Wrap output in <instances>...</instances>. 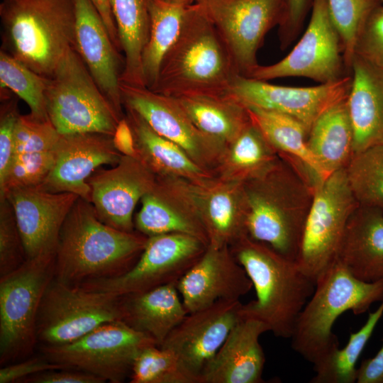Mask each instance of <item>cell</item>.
<instances>
[{
  "mask_svg": "<svg viewBox=\"0 0 383 383\" xmlns=\"http://www.w3.org/2000/svg\"><path fill=\"white\" fill-rule=\"evenodd\" d=\"M148 237L102 222L92 204L79 198L60 230L55 276L70 285L117 277L138 261Z\"/></svg>",
  "mask_w": 383,
  "mask_h": 383,
  "instance_id": "6da1fadb",
  "label": "cell"
},
{
  "mask_svg": "<svg viewBox=\"0 0 383 383\" xmlns=\"http://www.w3.org/2000/svg\"><path fill=\"white\" fill-rule=\"evenodd\" d=\"M239 74L217 28L198 4L162 62L154 91L172 97L223 94Z\"/></svg>",
  "mask_w": 383,
  "mask_h": 383,
  "instance_id": "7a4b0ae2",
  "label": "cell"
},
{
  "mask_svg": "<svg viewBox=\"0 0 383 383\" xmlns=\"http://www.w3.org/2000/svg\"><path fill=\"white\" fill-rule=\"evenodd\" d=\"M256 292V299L241 305L240 316L265 323L279 338H291L315 283L291 260L269 245L245 236L233 252Z\"/></svg>",
  "mask_w": 383,
  "mask_h": 383,
  "instance_id": "3957f363",
  "label": "cell"
},
{
  "mask_svg": "<svg viewBox=\"0 0 383 383\" xmlns=\"http://www.w3.org/2000/svg\"><path fill=\"white\" fill-rule=\"evenodd\" d=\"M2 48L50 77L75 43L74 0H2Z\"/></svg>",
  "mask_w": 383,
  "mask_h": 383,
  "instance_id": "277c9868",
  "label": "cell"
},
{
  "mask_svg": "<svg viewBox=\"0 0 383 383\" xmlns=\"http://www.w3.org/2000/svg\"><path fill=\"white\" fill-rule=\"evenodd\" d=\"M383 300V279H357L336 259L317 279L291 337L292 347L313 365L339 347L332 331L336 319L351 311L358 315Z\"/></svg>",
  "mask_w": 383,
  "mask_h": 383,
  "instance_id": "5b68a950",
  "label": "cell"
},
{
  "mask_svg": "<svg viewBox=\"0 0 383 383\" xmlns=\"http://www.w3.org/2000/svg\"><path fill=\"white\" fill-rule=\"evenodd\" d=\"M45 99L48 116L62 135H113L121 120L74 48L48 77Z\"/></svg>",
  "mask_w": 383,
  "mask_h": 383,
  "instance_id": "8992f818",
  "label": "cell"
},
{
  "mask_svg": "<svg viewBox=\"0 0 383 383\" xmlns=\"http://www.w3.org/2000/svg\"><path fill=\"white\" fill-rule=\"evenodd\" d=\"M55 276V255L26 259L0 277V362L29 355L35 345L36 321L43 294Z\"/></svg>",
  "mask_w": 383,
  "mask_h": 383,
  "instance_id": "52a82bcc",
  "label": "cell"
},
{
  "mask_svg": "<svg viewBox=\"0 0 383 383\" xmlns=\"http://www.w3.org/2000/svg\"><path fill=\"white\" fill-rule=\"evenodd\" d=\"M358 205L345 168L314 184L296 262L315 284L336 260L346 225Z\"/></svg>",
  "mask_w": 383,
  "mask_h": 383,
  "instance_id": "ba28073f",
  "label": "cell"
},
{
  "mask_svg": "<svg viewBox=\"0 0 383 383\" xmlns=\"http://www.w3.org/2000/svg\"><path fill=\"white\" fill-rule=\"evenodd\" d=\"M248 196L245 224L248 237L296 261L313 189L299 176L282 175L278 187Z\"/></svg>",
  "mask_w": 383,
  "mask_h": 383,
  "instance_id": "9c48e42d",
  "label": "cell"
},
{
  "mask_svg": "<svg viewBox=\"0 0 383 383\" xmlns=\"http://www.w3.org/2000/svg\"><path fill=\"white\" fill-rule=\"evenodd\" d=\"M156 345L146 334L121 320L104 323L79 339L60 345H41L49 361L84 371L105 382L121 383L130 377L133 362L145 348Z\"/></svg>",
  "mask_w": 383,
  "mask_h": 383,
  "instance_id": "30bf717a",
  "label": "cell"
},
{
  "mask_svg": "<svg viewBox=\"0 0 383 383\" xmlns=\"http://www.w3.org/2000/svg\"><path fill=\"white\" fill-rule=\"evenodd\" d=\"M121 296L86 290L53 277L41 299L36 321L42 345L72 343L96 327L121 320Z\"/></svg>",
  "mask_w": 383,
  "mask_h": 383,
  "instance_id": "8fae6325",
  "label": "cell"
},
{
  "mask_svg": "<svg viewBox=\"0 0 383 383\" xmlns=\"http://www.w3.org/2000/svg\"><path fill=\"white\" fill-rule=\"evenodd\" d=\"M208 245L185 233H166L148 237L138 261L117 277L84 282L86 290L117 296L144 292L177 282L199 260Z\"/></svg>",
  "mask_w": 383,
  "mask_h": 383,
  "instance_id": "7c38bea8",
  "label": "cell"
},
{
  "mask_svg": "<svg viewBox=\"0 0 383 383\" xmlns=\"http://www.w3.org/2000/svg\"><path fill=\"white\" fill-rule=\"evenodd\" d=\"M308 26L290 52L276 63L257 65L248 77L262 81L306 77L320 84L343 78L345 68L342 43L326 0H312Z\"/></svg>",
  "mask_w": 383,
  "mask_h": 383,
  "instance_id": "4fadbf2b",
  "label": "cell"
},
{
  "mask_svg": "<svg viewBox=\"0 0 383 383\" xmlns=\"http://www.w3.org/2000/svg\"><path fill=\"white\" fill-rule=\"evenodd\" d=\"M223 39L240 75L258 65L267 32L283 21L287 0H204L199 2Z\"/></svg>",
  "mask_w": 383,
  "mask_h": 383,
  "instance_id": "5bb4252c",
  "label": "cell"
},
{
  "mask_svg": "<svg viewBox=\"0 0 383 383\" xmlns=\"http://www.w3.org/2000/svg\"><path fill=\"white\" fill-rule=\"evenodd\" d=\"M351 76L313 87H289L238 74L227 94L245 107L287 114L300 121L308 132L328 109L348 98Z\"/></svg>",
  "mask_w": 383,
  "mask_h": 383,
  "instance_id": "9a60e30c",
  "label": "cell"
},
{
  "mask_svg": "<svg viewBox=\"0 0 383 383\" xmlns=\"http://www.w3.org/2000/svg\"><path fill=\"white\" fill-rule=\"evenodd\" d=\"M240 300H220L189 313L170 332L160 348L172 352L193 383L242 318Z\"/></svg>",
  "mask_w": 383,
  "mask_h": 383,
  "instance_id": "2e32d148",
  "label": "cell"
},
{
  "mask_svg": "<svg viewBox=\"0 0 383 383\" xmlns=\"http://www.w3.org/2000/svg\"><path fill=\"white\" fill-rule=\"evenodd\" d=\"M5 198L13 207L26 258L55 255L62 226L79 197L38 186L10 191Z\"/></svg>",
  "mask_w": 383,
  "mask_h": 383,
  "instance_id": "e0dca14e",
  "label": "cell"
},
{
  "mask_svg": "<svg viewBox=\"0 0 383 383\" xmlns=\"http://www.w3.org/2000/svg\"><path fill=\"white\" fill-rule=\"evenodd\" d=\"M87 182L99 218L118 230L133 232L134 209L154 187L150 169L138 158L122 155L115 167L95 171Z\"/></svg>",
  "mask_w": 383,
  "mask_h": 383,
  "instance_id": "ac0fdd59",
  "label": "cell"
},
{
  "mask_svg": "<svg viewBox=\"0 0 383 383\" xmlns=\"http://www.w3.org/2000/svg\"><path fill=\"white\" fill-rule=\"evenodd\" d=\"M112 136L97 133L61 135L55 165L39 187L51 192L73 193L91 202L88 179L99 167L116 165L123 155Z\"/></svg>",
  "mask_w": 383,
  "mask_h": 383,
  "instance_id": "d6986e66",
  "label": "cell"
},
{
  "mask_svg": "<svg viewBox=\"0 0 383 383\" xmlns=\"http://www.w3.org/2000/svg\"><path fill=\"white\" fill-rule=\"evenodd\" d=\"M252 287L245 270L233 255L225 246L210 244L177 283L188 313L220 300H240Z\"/></svg>",
  "mask_w": 383,
  "mask_h": 383,
  "instance_id": "ffe728a7",
  "label": "cell"
},
{
  "mask_svg": "<svg viewBox=\"0 0 383 383\" xmlns=\"http://www.w3.org/2000/svg\"><path fill=\"white\" fill-rule=\"evenodd\" d=\"M74 50L120 119L123 118L121 78L124 60L90 0H74Z\"/></svg>",
  "mask_w": 383,
  "mask_h": 383,
  "instance_id": "44dd1931",
  "label": "cell"
},
{
  "mask_svg": "<svg viewBox=\"0 0 383 383\" xmlns=\"http://www.w3.org/2000/svg\"><path fill=\"white\" fill-rule=\"evenodd\" d=\"M263 322L241 318L204 367L200 383H262L265 356L259 343Z\"/></svg>",
  "mask_w": 383,
  "mask_h": 383,
  "instance_id": "7402d4cb",
  "label": "cell"
},
{
  "mask_svg": "<svg viewBox=\"0 0 383 383\" xmlns=\"http://www.w3.org/2000/svg\"><path fill=\"white\" fill-rule=\"evenodd\" d=\"M123 107L139 115L157 134L172 141L187 152L194 155L205 139L175 98L145 86L121 82Z\"/></svg>",
  "mask_w": 383,
  "mask_h": 383,
  "instance_id": "603a6c76",
  "label": "cell"
},
{
  "mask_svg": "<svg viewBox=\"0 0 383 383\" xmlns=\"http://www.w3.org/2000/svg\"><path fill=\"white\" fill-rule=\"evenodd\" d=\"M361 206L346 225L337 260L357 279H383V210Z\"/></svg>",
  "mask_w": 383,
  "mask_h": 383,
  "instance_id": "cb8c5ba5",
  "label": "cell"
},
{
  "mask_svg": "<svg viewBox=\"0 0 383 383\" xmlns=\"http://www.w3.org/2000/svg\"><path fill=\"white\" fill-rule=\"evenodd\" d=\"M347 106L353 129V154L383 143V68L355 56Z\"/></svg>",
  "mask_w": 383,
  "mask_h": 383,
  "instance_id": "d4e9b609",
  "label": "cell"
},
{
  "mask_svg": "<svg viewBox=\"0 0 383 383\" xmlns=\"http://www.w3.org/2000/svg\"><path fill=\"white\" fill-rule=\"evenodd\" d=\"M120 307L121 321L152 338L159 347L188 313L177 283L121 296Z\"/></svg>",
  "mask_w": 383,
  "mask_h": 383,
  "instance_id": "484cf974",
  "label": "cell"
},
{
  "mask_svg": "<svg viewBox=\"0 0 383 383\" xmlns=\"http://www.w3.org/2000/svg\"><path fill=\"white\" fill-rule=\"evenodd\" d=\"M174 98L193 124L215 140L233 141L251 123L246 107L228 94Z\"/></svg>",
  "mask_w": 383,
  "mask_h": 383,
  "instance_id": "4316f807",
  "label": "cell"
},
{
  "mask_svg": "<svg viewBox=\"0 0 383 383\" xmlns=\"http://www.w3.org/2000/svg\"><path fill=\"white\" fill-rule=\"evenodd\" d=\"M307 143L326 177L346 167L353 155V129L347 99L317 118L309 131Z\"/></svg>",
  "mask_w": 383,
  "mask_h": 383,
  "instance_id": "83f0119b",
  "label": "cell"
},
{
  "mask_svg": "<svg viewBox=\"0 0 383 383\" xmlns=\"http://www.w3.org/2000/svg\"><path fill=\"white\" fill-rule=\"evenodd\" d=\"M149 2L150 0H109L124 55L121 82L133 85L145 86L142 55L150 35Z\"/></svg>",
  "mask_w": 383,
  "mask_h": 383,
  "instance_id": "f1b7e54d",
  "label": "cell"
},
{
  "mask_svg": "<svg viewBox=\"0 0 383 383\" xmlns=\"http://www.w3.org/2000/svg\"><path fill=\"white\" fill-rule=\"evenodd\" d=\"M246 109L251 122L270 144L301 163L314 183L326 177L309 148V132L300 121L279 112L256 107Z\"/></svg>",
  "mask_w": 383,
  "mask_h": 383,
  "instance_id": "f546056e",
  "label": "cell"
},
{
  "mask_svg": "<svg viewBox=\"0 0 383 383\" xmlns=\"http://www.w3.org/2000/svg\"><path fill=\"white\" fill-rule=\"evenodd\" d=\"M190 5L150 0V35L142 55L146 87L152 89L155 85L163 59L178 38Z\"/></svg>",
  "mask_w": 383,
  "mask_h": 383,
  "instance_id": "4dcf8cb0",
  "label": "cell"
},
{
  "mask_svg": "<svg viewBox=\"0 0 383 383\" xmlns=\"http://www.w3.org/2000/svg\"><path fill=\"white\" fill-rule=\"evenodd\" d=\"M134 136L138 158L150 169L159 172H174L196 175L199 167L180 146L155 132L133 111L125 108Z\"/></svg>",
  "mask_w": 383,
  "mask_h": 383,
  "instance_id": "1f68e13d",
  "label": "cell"
},
{
  "mask_svg": "<svg viewBox=\"0 0 383 383\" xmlns=\"http://www.w3.org/2000/svg\"><path fill=\"white\" fill-rule=\"evenodd\" d=\"M382 315L383 300L374 312L369 313L366 322L360 330L355 333H350L345 347L334 349L313 365L315 375L310 382H356L357 362Z\"/></svg>",
  "mask_w": 383,
  "mask_h": 383,
  "instance_id": "d6a6232c",
  "label": "cell"
},
{
  "mask_svg": "<svg viewBox=\"0 0 383 383\" xmlns=\"http://www.w3.org/2000/svg\"><path fill=\"white\" fill-rule=\"evenodd\" d=\"M141 204V209L135 218V228L141 234L150 237L166 233H185L209 244L205 227L173 210L155 192L154 187L142 197Z\"/></svg>",
  "mask_w": 383,
  "mask_h": 383,
  "instance_id": "836d02e7",
  "label": "cell"
},
{
  "mask_svg": "<svg viewBox=\"0 0 383 383\" xmlns=\"http://www.w3.org/2000/svg\"><path fill=\"white\" fill-rule=\"evenodd\" d=\"M345 169L358 204L383 209V143L353 154Z\"/></svg>",
  "mask_w": 383,
  "mask_h": 383,
  "instance_id": "e575fe53",
  "label": "cell"
},
{
  "mask_svg": "<svg viewBox=\"0 0 383 383\" xmlns=\"http://www.w3.org/2000/svg\"><path fill=\"white\" fill-rule=\"evenodd\" d=\"M48 77L28 67L3 50L0 51V85L23 100L30 113L40 118H49L45 93Z\"/></svg>",
  "mask_w": 383,
  "mask_h": 383,
  "instance_id": "d590c367",
  "label": "cell"
},
{
  "mask_svg": "<svg viewBox=\"0 0 383 383\" xmlns=\"http://www.w3.org/2000/svg\"><path fill=\"white\" fill-rule=\"evenodd\" d=\"M129 378L131 383H193L177 357L156 345L140 352Z\"/></svg>",
  "mask_w": 383,
  "mask_h": 383,
  "instance_id": "8d00e7d4",
  "label": "cell"
},
{
  "mask_svg": "<svg viewBox=\"0 0 383 383\" xmlns=\"http://www.w3.org/2000/svg\"><path fill=\"white\" fill-rule=\"evenodd\" d=\"M331 20L343 46L345 67L350 70L358 33L379 0H326Z\"/></svg>",
  "mask_w": 383,
  "mask_h": 383,
  "instance_id": "74e56055",
  "label": "cell"
},
{
  "mask_svg": "<svg viewBox=\"0 0 383 383\" xmlns=\"http://www.w3.org/2000/svg\"><path fill=\"white\" fill-rule=\"evenodd\" d=\"M55 160V148L45 152L15 155L0 183V199L10 191L40 186L51 172Z\"/></svg>",
  "mask_w": 383,
  "mask_h": 383,
  "instance_id": "f35d334b",
  "label": "cell"
},
{
  "mask_svg": "<svg viewBox=\"0 0 383 383\" xmlns=\"http://www.w3.org/2000/svg\"><path fill=\"white\" fill-rule=\"evenodd\" d=\"M60 136L49 118L19 113L15 128V155L52 150Z\"/></svg>",
  "mask_w": 383,
  "mask_h": 383,
  "instance_id": "ab89813d",
  "label": "cell"
},
{
  "mask_svg": "<svg viewBox=\"0 0 383 383\" xmlns=\"http://www.w3.org/2000/svg\"><path fill=\"white\" fill-rule=\"evenodd\" d=\"M26 260L13 207L6 198L0 200V277L19 267Z\"/></svg>",
  "mask_w": 383,
  "mask_h": 383,
  "instance_id": "60d3db41",
  "label": "cell"
},
{
  "mask_svg": "<svg viewBox=\"0 0 383 383\" xmlns=\"http://www.w3.org/2000/svg\"><path fill=\"white\" fill-rule=\"evenodd\" d=\"M270 143L252 122L233 141L232 162L242 169L255 170L264 166L269 160Z\"/></svg>",
  "mask_w": 383,
  "mask_h": 383,
  "instance_id": "b9f144b4",
  "label": "cell"
},
{
  "mask_svg": "<svg viewBox=\"0 0 383 383\" xmlns=\"http://www.w3.org/2000/svg\"><path fill=\"white\" fill-rule=\"evenodd\" d=\"M355 56L383 68V4L373 9L361 27L355 45Z\"/></svg>",
  "mask_w": 383,
  "mask_h": 383,
  "instance_id": "7bdbcfd3",
  "label": "cell"
},
{
  "mask_svg": "<svg viewBox=\"0 0 383 383\" xmlns=\"http://www.w3.org/2000/svg\"><path fill=\"white\" fill-rule=\"evenodd\" d=\"M0 114V183L3 182L15 155V128L19 113L17 101L4 98Z\"/></svg>",
  "mask_w": 383,
  "mask_h": 383,
  "instance_id": "ee69618b",
  "label": "cell"
},
{
  "mask_svg": "<svg viewBox=\"0 0 383 383\" xmlns=\"http://www.w3.org/2000/svg\"><path fill=\"white\" fill-rule=\"evenodd\" d=\"M65 369L59 364L49 361L44 355L24 360L18 363L8 364L0 370V383L20 382L35 374L51 370Z\"/></svg>",
  "mask_w": 383,
  "mask_h": 383,
  "instance_id": "f6af8a7d",
  "label": "cell"
},
{
  "mask_svg": "<svg viewBox=\"0 0 383 383\" xmlns=\"http://www.w3.org/2000/svg\"><path fill=\"white\" fill-rule=\"evenodd\" d=\"M21 383H103L105 381L94 374L72 368L41 372L23 379Z\"/></svg>",
  "mask_w": 383,
  "mask_h": 383,
  "instance_id": "bcb514c9",
  "label": "cell"
},
{
  "mask_svg": "<svg viewBox=\"0 0 383 383\" xmlns=\"http://www.w3.org/2000/svg\"><path fill=\"white\" fill-rule=\"evenodd\" d=\"M312 0H287L283 21L280 26L281 41L288 44L301 28Z\"/></svg>",
  "mask_w": 383,
  "mask_h": 383,
  "instance_id": "7dc6e473",
  "label": "cell"
},
{
  "mask_svg": "<svg viewBox=\"0 0 383 383\" xmlns=\"http://www.w3.org/2000/svg\"><path fill=\"white\" fill-rule=\"evenodd\" d=\"M357 383H383L382 345L377 354L362 361L357 371Z\"/></svg>",
  "mask_w": 383,
  "mask_h": 383,
  "instance_id": "c3c4849f",
  "label": "cell"
},
{
  "mask_svg": "<svg viewBox=\"0 0 383 383\" xmlns=\"http://www.w3.org/2000/svg\"><path fill=\"white\" fill-rule=\"evenodd\" d=\"M112 138L115 148L121 154L138 158L133 133L126 117L118 121Z\"/></svg>",
  "mask_w": 383,
  "mask_h": 383,
  "instance_id": "681fc988",
  "label": "cell"
},
{
  "mask_svg": "<svg viewBox=\"0 0 383 383\" xmlns=\"http://www.w3.org/2000/svg\"><path fill=\"white\" fill-rule=\"evenodd\" d=\"M101 16L111 39L119 51H121L118 31L110 6L109 0H90Z\"/></svg>",
  "mask_w": 383,
  "mask_h": 383,
  "instance_id": "f907efd6",
  "label": "cell"
},
{
  "mask_svg": "<svg viewBox=\"0 0 383 383\" xmlns=\"http://www.w3.org/2000/svg\"><path fill=\"white\" fill-rule=\"evenodd\" d=\"M163 1L169 2V3H172V4L189 5V4H192L195 3H199L204 0H163Z\"/></svg>",
  "mask_w": 383,
  "mask_h": 383,
  "instance_id": "816d5d0a",
  "label": "cell"
},
{
  "mask_svg": "<svg viewBox=\"0 0 383 383\" xmlns=\"http://www.w3.org/2000/svg\"><path fill=\"white\" fill-rule=\"evenodd\" d=\"M379 1H380L382 4H383V0H379Z\"/></svg>",
  "mask_w": 383,
  "mask_h": 383,
  "instance_id": "f5cc1de1",
  "label": "cell"
}]
</instances>
